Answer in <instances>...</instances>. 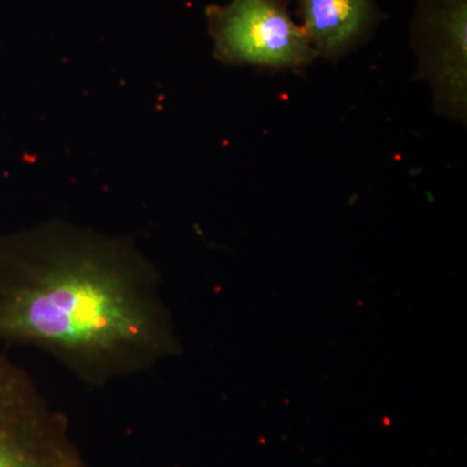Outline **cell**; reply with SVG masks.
<instances>
[{
  "instance_id": "cell-5",
  "label": "cell",
  "mask_w": 467,
  "mask_h": 467,
  "mask_svg": "<svg viewBox=\"0 0 467 467\" xmlns=\"http://www.w3.org/2000/svg\"><path fill=\"white\" fill-rule=\"evenodd\" d=\"M295 5L316 54L328 60L367 43L386 18L377 0H295Z\"/></svg>"
},
{
  "instance_id": "cell-1",
  "label": "cell",
  "mask_w": 467,
  "mask_h": 467,
  "mask_svg": "<svg viewBox=\"0 0 467 467\" xmlns=\"http://www.w3.org/2000/svg\"><path fill=\"white\" fill-rule=\"evenodd\" d=\"M160 335L149 270L134 252L55 230L0 238V342L109 370L146 362Z\"/></svg>"
},
{
  "instance_id": "cell-3",
  "label": "cell",
  "mask_w": 467,
  "mask_h": 467,
  "mask_svg": "<svg viewBox=\"0 0 467 467\" xmlns=\"http://www.w3.org/2000/svg\"><path fill=\"white\" fill-rule=\"evenodd\" d=\"M410 36L420 78L434 92L436 112L465 122L467 0H417Z\"/></svg>"
},
{
  "instance_id": "cell-4",
  "label": "cell",
  "mask_w": 467,
  "mask_h": 467,
  "mask_svg": "<svg viewBox=\"0 0 467 467\" xmlns=\"http://www.w3.org/2000/svg\"><path fill=\"white\" fill-rule=\"evenodd\" d=\"M0 467H79L54 414L0 353Z\"/></svg>"
},
{
  "instance_id": "cell-2",
  "label": "cell",
  "mask_w": 467,
  "mask_h": 467,
  "mask_svg": "<svg viewBox=\"0 0 467 467\" xmlns=\"http://www.w3.org/2000/svg\"><path fill=\"white\" fill-rule=\"evenodd\" d=\"M213 57L229 66L300 69L317 58L290 0H232L205 9Z\"/></svg>"
}]
</instances>
